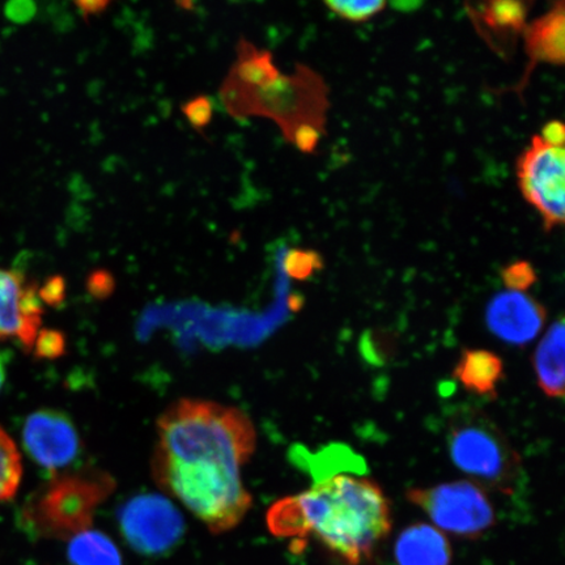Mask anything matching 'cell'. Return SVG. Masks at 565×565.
Wrapping results in <instances>:
<instances>
[{
    "instance_id": "obj_1",
    "label": "cell",
    "mask_w": 565,
    "mask_h": 565,
    "mask_svg": "<svg viewBox=\"0 0 565 565\" xmlns=\"http://www.w3.org/2000/svg\"><path fill=\"white\" fill-rule=\"evenodd\" d=\"M267 525L282 539L303 540L313 534L343 562L359 565L391 533L392 514L373 480L341 475L275 503Z\"/></svg>"
},
{
    "instance_id": "obj_2",
    "label": "cell",
    "mask_w": 565,
    "mask_h": 565,
    "mask_svg": "<svg viewBox=\"0 0 565 565\" xmlns=\"http://www.w3.org/2000/svg\"><path fill=\"white\" fill-rule=\"evenodd\" d=\"M158 433L154 455L237 470L249 461L257 444L256 430L243 412L206 401L177 402L160 416Z\"/></svg>"
},
{
    "instance_id": "obj_3",
    "label": "cell",
    "mask_w": 565,
    "mask_h": 565,
    "mask_svg": "<svg viewBox=\"0 0 565 565\" xmlns=\"http://www.w3.org/2000/svg\"><path fill=\"white\" fill-rule=\"evenodd\" d=\"M153 476L214 533L235 527L252 507L239 470L227 466L181 463L154 455Z\"/></svg>"
},
{
    "instance_id": "obj_4",
    "label": "cell",
    "mask_w": 565,
    "mask_h": 565,
    "mask_svg": "<svg viewBox=\"0 0 565 565\" xmlns=\"http://www.w3.org/2000/svg\"><path fill=\"white\" fill-rule=\"evenodd\" d=\"M222 102L233 117L259 116L274 119L289 141L301 125L324 131L329 94L320 75L307 66L296 67L294 75H280L260 88H246L228 79L224 82Z\"/></svg>"
},
{
    "instance_id": "obj_5",
    "label": "cell",
    "mask_w": 565,
    "mask_h": 565,
    "mask_svg": "<svg viewBox=\"0 0 565 565\" xmlns=\"http://www.w3.org/2000/svg\"><path fill=\"white\" fill-rule=\"evenodd\" d=\"M115 487V479L98 470L55 476L28 504L25 519L42 532L75 535L89 529L96 507Z\"/></svg>"
},
{
    "instance_id": "obj_6",
    "label": "cell",
    "mask_w": 565,
    "mask_h": 565,
    "mask_svg": "<svg viewBox=\"0 0 565 565\" xmlns=\"http://www.w3.org/2000/svg\"><path fill=\"white\" fill-rule=\"evenodd\" d=\"M448 444L451 461L475 483L513 491L520 457L490 419L479 414L457 418L451 423Z\"/></svg>"
},
{
    "instance_id": "obj_7",
    "label": "cell",
    "mask_w": 565,
    "mask_h": 565,
    "mask_svg": "<svg viewBox=\"0 0 565 565\" xmlns=\"http://www.w3.org/2000/svg\"><path fill=\"white\" fill-rule=\"evenodd\" d=\"M407 499L426 512L437 527L463 539H478L494 522L484 490L469 480L412 489Z\"/></svg>"
},
{
    "instance_id": "obj_8",
    "label": "cell",
    "mask_w": 565,
    "mask_h": 565,
    "mask_svg": "<svg viewBox=\"0 0 565 565\" xmlns=\"http://www.w3.org/2000/svg\"><path fill=\"white\" fill-rule=\"evenodd\" d=\"M519 188L525 201L539 211L543 228L561 227L565 218L564 147L547 145L540 136L518 160Z\"/></svg>"
},
{
    "instance_id": "obj_9",
    "label": "cell",
    "mask_w": 565,
    "mask_h": 565,
    "mask_svg": "<svg viewBox=\"0 0 565 565\" xmlns=\"http://www.w3.org/2000/svg\"><path fill=\"white\" fill-rule=\"evenodd\" d=\"M118 522L127 545L140 555H167L185 534L180 511L157 493L138 494L127 501L118 512Z\"/></svg>"
},
{
    "instance_id": "obj_10",
    "label": "cell",
    "mask_w": 565,
    "mask_h": 565,
    "mask_svg": "<svg viewBox=\"0 0 565 565\" xmlns=\"http://www.w3.org/2000/svg\"><path fill=\"white\" fill-rule=\"evenodd\" d=\"M23 445L42 470L60 476L82 454L81 437L66 414L40 409L28 416L23 427Z\"/></svg>"
},
{
    "instance_id": "obj_11",
    "label": "cell",
    "mask_w": 565,
    "mask_h": 565,
    "mask_svg": "<svg viewBox=\"0 0 565 565\" xmlns=\"http://www.w3.org/2000/svg\"><path fill=\"white\" fill-rule=\"evenodd\" d=\"M42 302L38 285L23 275L0 268V339L15 338L33 348L41 324Z\"/></svg>"
},
{
    "instance_id": "obj_12",
    "label": "cell",
    "mask_w": 565,
    "mask_h": 565,
    "mask_svg": "<svg viewBox=\"0 0 565 565\" xmlns=\"http://www.w3.org/2000/svg\"><path fill=\"white\" fill-rule=\"evenodd\" d=\"M546 309L524 292L494 295L486 310L487 327L505 343L524 345L545 327Z\"/></svg>"
},
{
    "instance_id": "obj_13",
    "label": "cell",
    "mask_w": 565,
    "mask_h": 565,
    "mask_svg": "<svg viewBox=\"0 0 565 565\" xmlns=\"http://www.w3.org/2000/svg\"><path fill=\"white\" fill-rule=\"evenodd\" d=\"M522 38L525 40L529 66L520 89L527 86L529 77L539 63L563 66L565 62V9L564 2H557L551 10L532 24H527Z\"/></svg>"
},
{
    "instance_id": "obj_14",
    "label": "cell",
    "mask_w": 565,
    "mask_h": 565,
    "mask_svg": "<svg viewBox=\"0 0 565 565\" xmlns=\"http://www.w3.org/2000/svg\"><path fill=\"white\" fill-rule=\"evenodd\" d=\"M529 2L515 0H493L470 7L469 13L477 30L493 49L504 52V47L514 44L527 26Z\"/></svg>"
},
{
    "instance_id": "obj_15",
    "label": "cell",
    "mask_w": 565,
    "mask_h": 565,
    "mask_svg": "<svg viewBox=\"0 0 565 565\" xmlns=\"http://www.w3.org/2000/svg\"><path fill=\"white\" fill-rule=\"evenodd\" d=\"M398 565H450L451 547L441 530L415 524L401 533L395 543Z\"/></svg>"
},
{
    "instance_id": "obj_16",
    "label": "cell",
    "mask_w": 565,
    "mask_h": 565,
    "mask_svg": "<svg viewBox=\"0 0 565 565\" xmlns=\"http://www.w3.org/2000/svg\"><path fill=\"white\" fill-rule=\"evenodd\" d=\"M534 369L542 392L550 398L564 397V322L561 318L543 337L535 351Z\"/></svg>"
},
{
    "instance_id": "obj_17",
    "label": "cell",
    "mask_w": 565,
    "mask_h": 565,
    "mask_svg": "<svg viewBox=\"0 0 565 565\" xmlns=\"http://www.w3.org/2000/svg\"><path fill=\"white\" fill-rule=\"evenodd\" d=\"M503 374V360L486 350H465L455 370V377L466 391L490 397H497V387Z\"/></svg>"
},
{
    "instance_id": "obj_18",
    "label": "cell",
    "mask_w": 565,
    "mask_h": 565,
    "mask_svg": "<svg viewBox=\"0 0 565 565\" xmlns=\"http://www.w3.org/2000/svg\"><path fill=\"white\" fill-rule=\"evenodd\" d=\"M280 75L270 52L259 51L249 41L239 40L237 61L228 75L230 81L246 88H260L277 81Z\"/></svg>"
},
{
    "instance_id": "obj_19",
    "label": "cell",
    "mask_w": 565,
    "mask_h": 565,
    "mask_svg": "<svg viewBox=\"0 0 565 565\" xmlns=\"http://www.w3.org/2000/svg\"><path fill=\"white\" fill-rule=\"evenodd\" d=\"M68 559L73 565H122L119 550L108 535L83 530L71 540Z\"/></svg>"
},
{
    "instance_id": "obj_20",
    "label": "cell",
    "mask_w": 565,
    "mask_h": 565,
    "mask_svg": "<svg viewBox=\"0 0 565 565\" xmlns=\"http://www.w3.org/2000/svg\"><path fill=\"white\" fill-rule=\"evenodd\" d=\"M21 475V459L15 443L0 428V503L15 497Z\"/></svg>"
},
{
    "instance_id": "obj_21",
    "label": "cell",
    "mask_w": 565,
    "mask_h": 565,
    "mask_svg": "<svg viewBox=\"0 0 565 565\" xmlns=\"http://www.w3.org/2000/svg\"><path fill=\"white\" fill-rule=\"evenodd\" d=\"M322 267L320 254L313 250L291 249L282 256L285 273L296 280H306Z\"/></svg>"
},
{
    "instance_id": "obj_22",
    "label": "cell",
    "mask_w": 565,
    "mask_h": 565,
    "mask_svg": "<svg viewBox=\"0 0 565 565\" xmlns=\"http://www.w3.org/2000/svg\"><path fill=\"white\" fill-rule=\"evenodd\" d=\"M324 6L339 19L352 24H362L380 15L387 4L381 0H374V2H327Z\"/></svg>"
},
{
    "instance_id": "obj_23",
    "label": "cell",
    "mask_w": 565,
    "mask_h": 565,
    "mask_svg": "<svg viewBox=\"0 0 565 565\" xmlns=\"http://www.w3.org/2000/svg\"><path fill=\"white\" fill-rule=\"evenodd\" d=\"M501 278H503L508 291L525 292L526 289L535 285L536 274L534 267L526 260H519V263L503 268Z\"/></svg>"
},
{
    "instance_id": "obj_24",
    "label": "cell",
    "mask_w": 565,
    "mask_h": 565,
    "mask_svg": "<svg viewBox=\"0 0 565 565\" xmlns=\"http://www.w3.org/2000/svg\"><path fill=\"white\" fill-rule=\"evenodd\" d=\"M182 113L194 130L203 132L211 124L212 116H214V103L209 96H198L193 100L183 104Z\"/></svg>"
},
{
    "instance_id": "obj_25",
    "label": "cell",
    "mask_w": 565,
    "mask_h": 565,
    "mask_svg": "<svg viewBox=\"0 0 565 565\" xmlns=\"http://www.w3.org/2000/svg\"><path fill=\"white\" fill-rule=\"evenodd\" d=\"M35 356L56 358L61 356L65 349V339L58 331L44 330L34 342Z\"/></svg>"
},
{
    "instance_id": "obj_26",
    "label": "cell",
    "mask_w": 565,
    "mask_h": 565,
    "mask_svg": "<svg viewBox=\"0 0 565 565\" xmlns=\"http://www.w3.org/2000/svg\"><path fill=\"white\" fill-rule=\"evenodd\" d=\"M322 132L312 125H301L292 132L291 143L301 152L312 153L320 143Z\"/></svg>"
},
{
    "instance_id": "obj_27",
    "label": "cell",
    "mask_w": 565,
    "mask_h": 565,
    "mask_svg": "<svg viewBox=\"0 0 565 565\" xmlns=\"http://www.w3.org/2000/svg\"><path fill=\"white\" fill-rule=\"evenodd\" d=\"M65 294L66 282L60 275L49 278L39 291L40 300L49 306H60L65 300Z\"/></svg>"
},
{
    "instance_id": "obj_28",
    "label": "cell",
    "mask_w": 565,
    "mask_h": 565,
    "mask_svg": "<svg viewBox=\"0 0 565 565\" xmlns=\"http://www.w3.org/2000/svg\"><path fill=\"white\" fill-rule=\"evenodd\" d=\"M88 288L92 295L97 296V298H105L115 288V279L108 271L97 270L90 275Z\"/></svg>"
},
{
    "instance_id": "obj_29",
    "label": "cell",
    "mask_w": 565,
    "mask_h": 565,
    "mask_svg": "<svg viewBox=\"0 0 565 565\" xmlns=\"http://www.w3.org/2000/svg\"><path fill=\"white\" fill-rule=\"evenodd\" d=\"M35 13V6L32 2H12L6 7V17L13 23H26L32 20Z\"/></svg>"
},
{
    "instance_id": "obj_30",
    "label": "cell",
    "mask_w": 565,
    "mask_h": 565,
    "mask_svg": "<svg viewBox=\"0 0 565 565\" xmlns=\"http://www.w3.org/2000/svg\"><path fill=\"white\" fill-rule=\"evenodd\" d=\"M540 138L546 141L547 145L555 147H564L565 130L564 125L561 121H550L541 131Z\"/></svg>"
},
{
    "instance_id": "obj_31",
    "label": "cell",
    "mask_w": 565,
    "mask_h": 565,
    "mask_svg": "<svg viewBox=\"0 0 565 565\" xmlns=\"http://www.w3.org/2000/svg\"><path fill=\"white\" fill-rule=\"evenodd\" d=\"M110 2H103V0H96V2H87V0L75 2L77 11H79L82 18L86 21L92 17L103 15V13L108 10Z\"/></svg>"
},
{
    "instance_id": "obj_32",
    "label": "cell",
    "mask_w": 565,
    "mask_h": 565,
    "mask_svg": "<svg viewBox=\"0 0 565 565\" xmlns=\"http://www.w3.org/2000/svg\"><path fill=\"white\" fill-rule=\"evenodd\" d=\"M6 380L4 364L2 356H0V388H2Z\"/></svg>"
}]
</instances>
